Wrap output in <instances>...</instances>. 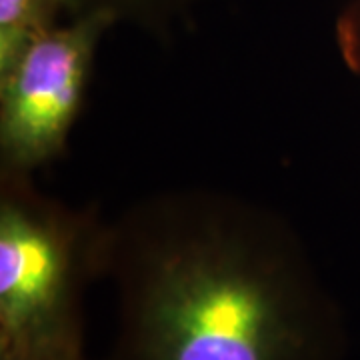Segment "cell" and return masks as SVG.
<instances>
[{
  "label": "cell",
  "mask_w": 360,
  "mask_h": 360,
  "mask_svg": "<svg viewBox=\"0 0 360 360\" xmlns=\"http://www.w3.org/2000/svg\"><path fill=\"white\" fill-rule=\"evenodd\" d=\"M110 360H345V328L300 246L246 208L186 200L101 238Z\"/></svg>",
  "instance_id": "obj_1"
},
{
  "label": "cell",
  "mask_w": 360,
  "mask_h": 360,
  "mask_svg": "<svg viewBox=\"0 0 360 360\" xmlns=\"http://www.w3.org/2000/svg\"><path fill=\"white\" fill-rule=\"evenodd\" d=\"M98 255L101 238L11 182L0 206V359L82 338L80 290Z\"/></svg>",
  "instance_id": "obj_2"
},
{
  "label": "cell",
  "mask_w": 360,
  "mask_h": 360,
  "mask_svg": "<svg viewBox=\"0 0 360 360\" xmlns=\"http://www.w3.org/2000/svg\"><path fill=\"white\" fill-rule=\"evenodd\" d=\"M115 22L104 11L72 14L0 72V148L8 172L42 167L65 148L98 42Z\"/></svg>",
  "instance_id": "obj_3"
},
{
  "label": "cell",
  "mask_w": 360,
  "mask_h": 360,
  "mask_svg": "<svg viewBox=\"0 0 360 360\" xmlns=\"http://www.w3.org/2000/svg\"><path fill=\"white\" fill-rule=\"evenodd\" d=\"M70 14L68 0H0V72Z\"/></svg>",
  "instance_id": "obj_4"
},
{
  "label": "cell",
  "mask_w": 360,
  "mask_h": 360,
  "mask_svg": "<svg viewBox=\"0 0 360 360\" xmlns=\"http://www.w3.org/2000/svg\"><path fill=\"white\" fill-rule=\"evenodd\" d=\"M188 2L191 0H68L70 16L92 13V11H104V13L112 14L116 20L127 18V16L153 20L156 16L172 13Z\"/></svg>",
  "instance_id": "obj_5"
},
{
  "label": "cell",
  "mask_w": 360,
  "mask_h": 360,
  "mask_svg": "<svg viewBox=\"0 0 360 360\" xmlns=\"http://www.w3.org/2000/svg\"><path fill=\"white\" fill-rule=\"evenodd\" d=\"M0 360H86V356L82 350V338H72V340L54 342L49 347L34 348L22 354L4 356Z\"/></svg>",
  "instance_id": "obj_6"
},
{
  "label": "cell",
  "mask_w": 360,
  "mask_h": 360,
  "mask_svg": "<svg viewBox=\"0 0 360 360\" xmlns=\"http://www.w3.org/2000/svg\"><path fill=\"white\" fill-rule=\"evenodd\" d=\"M356 25H360V11H359V16H356V20H354Z\"/></svg>",
  "instance_id": "obj_7"
}]
</instances>
